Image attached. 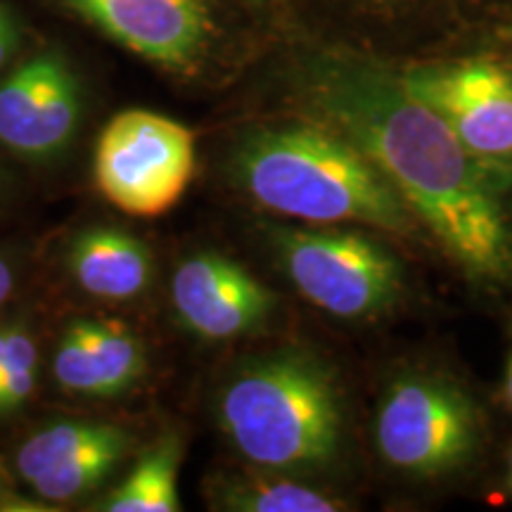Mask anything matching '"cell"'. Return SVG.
<instances>
[{
  "mask_svg": "<svg viewBox=\"0 0 512 512\" xmlns=\"http://www.w3.org/2000/svg\"><path fill=\"white\" fill-rule=\"evenodd\" d=\"M302 93L323 124L366 152L453 261L475 278H510L512 233L494 178L401 74L356 55L323 53L304 64Z\"/></svg>",
  "mask_w": 512,
  "mask_h": 512,
  "instance_id": "6da1fadb",
  "label": "cell"
},
{
  "mask_svg": "<svg viewBox=\"0 0 512 512\" xmlns=\"http://www.w3.org/2000/svg\"><path fill=\"white\" fill-rule=\"evenodd\" d=\"M233 174L261 207L309 223L361 221L406 233L413 211L363 150L332 126L261 128L242 140Z\"/></svg>",
  "mask_w": 512,
  "mask_h": 512,
  "instance_id": "7a4b0ae2",
  "label": "cell"
},
{
  "mask_svg": "<svg viewBox=\"0 0 512 512\" xmlns=\"http://www.w3.org/2000/svg\"><path fill=\"white\" fill-rule=\"evenodd\" d=\"M219 420L249 463L273 472L320 470L342 441V403L332 373L302 351L247 363L219 396Z\"/></svg>",
  "mask_w": 512,
  "mask_h": 512,
  "instance_id": "3957f363",
  "label": "cell"
},
{
  "mask_svg": "<svg viewBox=\"0 0 512 512\" xmlns=\"http://www.w3.org/2000/svg\"><path fill=\"white\" fill-rule=\"evenodd\" d=\"M195 171V138L181 121L147 110L110 119L95 147V185L107 202L138 219L169 211Z\"/></svg>",
  "mask_w": 512,
  "mask_h": 512,
  "instance_id": "277c9868",
  "label": "cell"
},
{
  "mask_svg": "<svg viewBox=\"0 0 512 512\" xmlns=\"http://www.w3.org/2000/svg\"><path fill=\"white\" fill-rule=\"evenodd\" d=\"M273 247L302 297L337 318L387 309L401 290L394 256L354 230L278 228Z\"/></svg>",
  "mask_w": 512,
  "mask_h": 512,
  "instance_id": "5b68a950",
  "label": "cell"
},
{
  "mask_svg": "<svg viewBox=\"0 0 512 512\" xmlns=\"http://www.w3.org/2000/svg\"><path fill=\"white\" fill-rule=\"evenodd\" d=\"M477 434L472 401L439 377H403L377 408L375 441L382 458L411 475L456 470L475 451Z\"/></svg>",
  "mask_w": 512,
  "mask_h": 512,
  "instance_id": "8992f818",
  "label": "cell"
},
{
  "mask_svg": "<svg viewBox=\"0 0 512 512\" xmlns=\"http://www.w3.org/2000/svg\"><path fill=\"white\" fill-rule=\"evenodd\" d=\"M491 178L512 176V72L491 60L418 64L401 72Z\"/></svg>",
  "mask_w": 512,
  "mask_h": 512,
  "instance_id": "52a82bcc",
  "label": "cell"
},
{
  "mask_svg": "<svg viewBox=\"0 0 512 512\" xmlns=\"http://www.w3.org/2000/svg\"><path fill=\"white\" fill-rule=\"evenodd\" d=\"M79 121V79L57 50L29 57L0 83V143L19 157H57Z\"/></svg>",
  "mask_w": 512,
  "mask_h": 512,
  "instance_id": "ba28073f",
  "label": "cell"
},
{
  "mask_svg": "<svg viewBox=\"0 0 512 512\" xmlns=\"http://www.w3.org/2000/svg\"><path fill=\"white\" fill-rule=\"evenodd\" d=\"M102 34L143 60L190 69L211 36L204 0H64Z\"/></svg>",
  "mask_w": 512,
  "mask_h": 512,
  "instance_id": "9c48e42d",
  "label": "cell"
},
{
  "mask_svg": "<svg viewBox=\"0 0 512 512\" xmlns=\"http://www.w3.org/2000/svg\"><path fill=\"white\" fill-rule=\"evenodd\" d=\"M178 318L204 339H235L259 328L273 311V292L228 256H188L174 273Z\"/></svg>",
  "mask_w": 512,
  "mask_h": 512,
  "instance_id": "30bf717a",
  "label": "cell"
},
{
  "mask_svg": "<svg viewBox=\"0 0 512 512\" xmlns=\"http://www.w3.org/2000/svg\"><path fill=\"white\" fill-rule=\"evenodd\" d=\"M143 373V344L114 320H76L64 330L53 358L60 387L81 396H119Z\"/></svg>",
  "mask_w": 512,
  "mask_h": 512,
  "instance_id": "8fae6325",
  "label": "cell"
},
{
  "mask_svg": "<svg viewBox=\"0 0 512 512\" xmlns=\"http://www.w3.org/2000/svg\"><path fill=\"white\" fill-rule=\"evenodd\" d=\"M67 268L83 292L105 302L136 299L152 283V252L121 228H91L76 235Z\"/></svg>",
  "mask_w": 512,
  "mask_h": 512,
  "instance_id": "7c38bea8",
  "label": "cell"
},
{
  "mask_svg": "<svg viewBox=\"0 0 512 512\" xmlns=\"http://www.w3.org/2000/svg\"><path fill=\"white\" fill-rule=\"evenodd\" d=\"M178 465H181V441L174 434L164 437L155 448L138 460L133 472L114 489L100 510L105 512H176L178 501Z\"/></svg>",
  "mask_w": 512,
  "mask_h": 512,
  "instance_id": "4fadbf2b",
  "label": "cell"
},
{
  "mask_svg": "<svg viewBox=\"0 0 512 512\" xmlns=\"http://www.w3.org/2000/svg\"><path fill=\"white\" fill-rule=\"evenodd\" d=\"M128 444H131L128 434L114 425V430L107 437L74 453L72 458L62 460V463L50 467V470L41 472L29 484L46 501H72V498L93 491L102 479L110 475L114 467L124 460Z\"/></svg>",
  "mask_w": 512,
  "mask_h": 512,
  "instance_id": "5bb4252c",
  "label": "cell"
},
{
  "mask_svg": "<svg viewBox=\"0 0 512 512\" xmlns=\"http://www.w3.org/2000/svg\"><path fill=\"white\" fill-rule=\"evenodd\" d=\"M221 503L245 512H335L344 508L337 498L294 482H226Z\"/></svg>",
  "mask_w": 512,
  "mask_h": 512,
  "instance_id": "9a60e30c",
  "label": "cell"
},
{
  "mask_svg": "<svg viewBox=\"0 0 512 512\" xmlns=\"http://www.w3.org/2000/svg\"><path fill=\"white\" fill-rule=\"evenodd\" d=\"M114 430V425L107 422L91 420H67L55 422L46 430L36 432L34 437L24 441V446L17 453V470L27 482L50 470L62 460L72 458L74 453L83 451L95 441L107 437Z\"/></svg>",
  "mask_w": 512,
  "mask_h": 512,
  "instance_id": "2e32d148",
  "label": "cell"
},
{
  "mask_svg": "<svg viewBox=\"0 0 512 512\" xmlns=\"http://www.w3.org/2000/svg\"><path fill=\"white\" fill-rule=\"evenodd\" d=\"M38 349L24 325H8L0 354V415L22 408L36 387Z\"/></svg>",
  "mask_w": 512,
  "mask_h": 512,
  "instance_id": "e0dca14e",
  "label": "cell"
},
{
  "mask_svg": "<svg viewBox=\"0 0 512 512\" xmlns=\"http://www.w3.org/2000/svg\"><path fill=\"white\" fill-rule=\"evenodd\" d=\"M19 43H22V29H19L17 17L0 3V69L17 53Z\"/></svg>",
  "mask_w": 512,
  "mask_h": 512,
  "instance_id": "ac0fdd59",
  "label": "cell"
},
{
  "mask_svg": "<svg viewBox=\"0 0 512 512\" xmlns=\"http://www.w3.org/2000/svg\"><path fill=\"white\" fill-rule=\"evenodd\" d=\"M12 287H15V273H12L8 261L0 259V306L10 299Z\"/></svg>",
  "mask_w": 512,
  "mask_h": 512,
  "instance_id": "d6986e66",
  "label": "cell"
},
{
  "mask_svg": "<svg viewBox=\"0 0 512 512\" xmlns=\"http://www.w3.org/2000/svg\"><path fill=\"white\" fill-rule=\"evenodd\" d=\"M505 394L512 403V358H510V366H508V375H505Z\"/></svg>",
  "mask_w": 512,
  "mask_h": 512,
  "instance_id": "ffe728a7",
  "label": "cell"
},
{
  "mask_svg": "<svg viewBox=\"0 0 512 512\" xmlns=\"http://www.w3.org/2000/svg\"><path fill=\"white\" fill-rule=\"evenodd\" d=\"M5 330H8V328H0V354H3V344H5Z\"/></svg>",
  "mask_w": 512,
  "mask_h": 512,
  "instance_id": "44dd1931",
  "label": "cell"
},
{
  "mask_svg": "<svg viewBox=\"0 0 512 512\" xmlns=\"http://www.w3.org/2000/svg\"><path fill=\"white\" fill-rule=\"evenodd\" d=\"M510 489H512V456H510Z\"/></svg>",
  "mask_w": 512,
  "mask_h": 512,
  "instance_id": "7402d4cb",
  "label": "cell"
},
{
  "mask_svg": "<svg viewBox=\"0 0 512 512\" xmlns=\"http://www.w3.org/2000/svg\"><path fill=\"white\" fill-rule=\"evenodd\" d=\"M0 484H3V472H0Z\"/></svg>",
  "mask_w": 512,
  "mask_h": 512,
  "instance_id": "603a6c76",
  "label": "cell"
}]
</instances>
